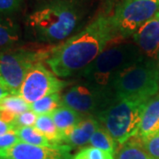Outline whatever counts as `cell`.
Returning a JSON list of instances; mask_svg holds the SVG:
<instances>
[{
    "label": "cell",
    "mask_w": 159,
    "mask_h": 159,
    "mask_svg": "<svg viewBox=\"0 0 159 159\" xmlns=\"http://www.w3.org/2000/svg\"><path fill=\"white\" fill-rule=\"evenodd\" d=\"M62 105L61 96L59 93H54L41 98L35 102L30 103V110L39 115L51 114L56 109Z\"/></svg>",
    "instance_id": "obj_19"
},
{
    "label": "cell",
    "mask_w": 159,
    "mask_h": 159,
    "mask_svg": "<svg viewBox=\"0 0 159 159\" xmlns=\"http://www.w3.org/2000/svg\"><path fill=\"white\" fill-rule=\"evenodd\" d=\"M72 148L62 144L42 147L18 142L6 148H0V159H72Z\"/></svg>",
    "instance_id": "obj_10"
},
{
    "label": "cell",
    "mask_w": 159,
    "mask_h": 159,
    "mask_svg": "<svg viewBox=\"0 0 159 159\" xmlns=\"http://www.w3.org/2000/svg\"><path fill=\"white\" fill-rule=\"evenodd\" d=\"M68 82L58 79L43 62L33 65L26 74L18 96L30 104L43 97L59 93Z\"/></svg>",
    "instance_id": "obj_9"
},
{
    "label": "cell",
    "mask_w": 159,
    "mask_h": 159,
    "mask_svg": "<svg viewBox=\"0 0 159 159\" xmlns=\"http://www.w3.org/2000/svg\"><path fill=\"white\" fill-rule=\"evenodd\" d=\"M22 0H0V16L7 17L19 11Z\"/></svg>",
    "instance_id": "obj_25"
},
{
    "label": "cell",
    "mask_w": 159,
    "mask_h": 159,
    "mask_svg": "<svg viewBox=\"0 0 159 159\" xmlns=\"http://www.w3.org/2000/svg\"><path fill=\"white\" fill-rule=\"evenodd\" d=\"M10 95H11V94L9 93V91L7 90L5 87H3V86L0 84V101H1L3 98L8 97V96H10Z\"/></svg>",
    "instance_id": "obj_28"
},
{
    "label": "cell",
    "mask_w": 159,
    "mask_h": 159,
    "mask_svg": "<svg viewBox=\"0 0 159 159\" xmlns=\"http://www.w3.org/2000/svg\"><path fill=\"white\" fill-rule=\"evenodd\" d=\"M49 49L32 51L11 49L0 51V84L11 95H17L23 80L30 67L37 62L45 61Z\"/></svg>",
    "instance_id": "obj_6"
},
{
    "label": "cell",
    "mask_w": 159,
    "mask_h": 159,
    "mask_svg": "<svg viewBox=\"0 0 159 159\" xmlns=\"http://www.w3.org/2000/svg\"><path fill=\"white\" fill-rule=\"evenodd\" d=\"M118 37L111 16L100 14L77 34L51 47L45 63L59 78L81 74Z\"/></svg>",
    "instance_id": "obj_1"
},
{
    "label": "cell",
    "mask_w": 159,
    "mask_h": 159,
    "mask_svg": "<svg viewBox=\"0 0 159 159\" xmlns=\"http://www.w3.org/2000/svg\"><path fill=\"white\" fill-rule=\"evenodd\" d=\"M16 129V126L13 123L6 122L5 120L0 119V135L5 134L8 132H11Z\"/></svg>",
    "instance_id": "obj_27"
},
{
    "label": "cell",
    "mask_w": 159,
    "mask_h": 159,
    "mask_svg": "<svg viewBox=\"0 0 159 159\" xmlns=\"http://www.w3.org/2000/svg\"><path fill=\"white\" fill-rule=\"evenodd\" d=\"M148 99L115 98L97 115L100 125L119 145H123L138 134L142 112Z\"/></svg>",
    "instance_id": "obj_4"
},
{
    "label": "cell",
    "mask_w": 159,
    "mask_h": 159,
    "mask_svg": "<svg viewBox=\"0 0 159 159\" xmlns=\"http://www.w3.org/2000/svg\"><path fill=\"white\" fill-rule=\"evenodd\" d=\"M113 99V92L111 89L86 80L70 87L61 96L62 105L73 109L83 117H97Z\"/></svg>",
    "instance_id": "obj_7"
},
{
    "label": "cell",
    "mask_w": 159,
    "mask_h": 159,
    "mask_svg": "<svg viewBox=\"0 0 159 159\" xmlns=\"http://www.w3.org/2000/svg\"><path fill=\"white\" fill-rule=\"evenodd\" d=\"M159 131V94L150 98L146 103L139 126V138L148 136Z\"/></svg>",
    "instance_id": "obj_13"
},
{
    "label": "cell",
    "mask_w": 159,
    "mask_h": 159,
    "mask_svg": "<svg viewBox=\"0 0 159 159\" xmlns=\"http://www.w3.org/2000/svg\"><path fill=\"white\" fill-rule=\"evenodd\" d=\"M121 39L112 40L100 55L80 74L86 81L111 89L114 77L119 72L145 59L135 43Z\"/></svg>",
    "instance_id": "obj_3"
},
{
    "label": "cell",
    "mask_w": 159,
    "mask_h": 159,
    "mask_svg": "<svg viewBox=\"0 0 159 159\" xmlns=\"http://www.w3.org/2000/svg\"><path fill=\"white\" fill-rule=\"evenodd\" d=\"M18 137L20 142L28 143L34 146H42V147H53L57 145H53L43 136L40 132L36 130L34 126H22L17 127L15 129Z\"/></svg>",
    "instance_id": "obj_18"
},
{
    "label": "cell",
    "mask_w": 159,
    "mask_h": 159,
    "mask_svg": "<svg viewBox=\"0 0 159 159\" xmlns=\"http://www.w3.org/2000/svg\"><path fill=\"white\" fill-rule=\"evenodd\" d=\"M83 17L77 0H49L27 18V27L35 41L60 44L70 38Z\"/></svg>",
    "instance_id": "obj_2"
},
{
    "label": "cell",
    "mask_w": 159,
    "mask_h": 159,
    "mask_svg": "<svg viewBox=\"0 0 159 159\" xmlns=\"http://www.w3.org/2000/svg\"><path fill=\"white\" fill-rule=\"evenodd\" d=\"M115 155L93 147L83 148L72 159H114Z\"/></svg>",
    "instance_id": "obj_23"
},
{
    "label": "cell",
    "mask_w": 159,
    "mask_h": 159,
    "mask_svg": "<svg viewBox=\"0 0 159 159\" xmlns=\"http://www.w3.org/2000/svg\"><path fill=\"white\" fill-rule=\"evenodd\" d=\"M37 117V114L34 113L31 110H29L16 116L13 120V124L16 126V128L22 126H34Z\"/></svg>",
    "instance_id": "obj_24"
},
{
    "label": "cell",
    "mask_w": 159,
    "mask_h": 159,
    "mask_svg": "<svg viewBox=\"0 0 159 159\" xmlns=\"http://www.w3.org/2000/svg\"><path fill=\"white\" fill-rule=\"evenodd\" d=\"M29 106V102L17 95H10L0 101V111H6L15 117L30 110Z\"/></svg>",
    "instance_id": "obj_21"
},
{
    "label": "cell",
    "mask_w": 159,
    "mask_h": 159,
    "mask_svg": "<svg viewBox=\"0 0 159 159\" xmlns=\"http://www.w3.org/2000/svg\"><path fill=\"white\" fill-rule=\"evenodd\" d=\"M20 29L8 17L0 16V51L15 49L20 42Z\"/></svg>",
    "instance_id": "obj_15"
},
{
    "label": "cell",
    "mask_w": 159,
    "mask_h": 159,
    "mask_svg": "<svg viewBox=\"0 0 159 159\" xmlns=\"http://www.w3.org/2000/svg\"><path fill=\"white\" fill-rule=\"evenodd\" d=\"M89 143L90 144V147L108 151L114 155L117 152L118 143L114 141L112 137L102 125L93 134Z\"/></svg>",
    "instance_id": "obj_20"
},
{
    "label": "cell",
    "mask_w": 159,
    "mask_h": 159,
    "mask_svg": "<svg viewBox=\"0 0 159 159\" xmlns=\"http://www.w3.org/2000/svg\"><path fill=\"white\" fill-rule=\"evenodd\" d=\"M20 142L15 130L0 135V148H6Z\"/></svg>",
    "instance_id": "obj_26"
},
{
    "label": "cell",
    "mask_w": 159,
    "mask_h": 159,
    "mask_svg": "<svg viewBox=\"0 0 159 159\" xmlns=\"http://www.w3.org/2000/svg\"><path fill=\"white\" fill-rule=\"evenodd\" d=\"M100 126L101 125L96 117L86 116L66 137L64 143L72 148L83 147L89 142L93 134Z\"/></svg>",
    "instance_id": "obj_12"
},
{
    "label": "cell",
    "mask_w": 159,
    "mask_h": 159,
    "mask_svg": "<svg viewBox=\"0 0 159 159\" xmlns=\"http://www.w3.org/2000/svg\"><path fill=\"white\" fill-rule=\"evenodd\" d=\"M111 89L115 98H144L149 100L159 91V68L153 60L143 61L119 72Z\"/></svg>",
    "instance_id": "obj_5"
},
{
    "label": "cell",
    "mask_w": 159,
    "mask_h": 159,
    "mask_svg": "<svg viewBox=\"0 0 159 159\" xmlns=\"http://www.w3.org/2000/svg\"><path fill=\"white\" fill-rule=\"evenodd\" d=\"M114 159H151L142 148L136 136L133 137L125 144L121 145L115 153Z\"/></svg>",
    "instance_id": "obj_17"
},
{
    "label": "cell",
    "mask_w": 159,
    "mask_h": 159,
    "mask_svg": "<svg viewBox=\"0 0 159 159\" xmlns=\"http://www.w3.org/2000/svg\"><path fill=\"white\" fill-rule=\"evenodd\" d=\"M34 127L43 136H45L51 144L62 145L64 136L54 124L51 114L39 115L34 123Z\"/></svg>",
    "instance_id": "obj_16"
},
{
    "label": "cell",
    "mask_w": 159,
    "mask_h": 159,
    "mask_svg": "<svg viewBox=\"0 0 159 159\" xmlns=\"http://www.w3.org/2000/svg\"><path fill=\"white\" fill-rule=\"evenodd\" d=\"M134 43L145 58L157 60L159 51V12L133 34Z\"/></svg>",
    "instance_id": "obj_11"
},
{
    "label": "cell",
    "mask_w": 159,
    "mask_h": 159,
    "mask_svg": "<svg viewBox=\"0 0 159 159\" xmlns=\"http://www.w3.org/2000/svg\"><path fill=\"white\" fill-rule=\"evenodd\" d=\"M137 138L150 158L159 159V131L148 136Z\"/></svg>",
    "instance_id": "obj_22"
},
{
    "label": "cell",
    "mask_w": 159,
    "mask_h": 159,
    "mask_svg": "<svg viewBox=\"0 0 159 159\" xmlns=\"http://www.w3.org/2000/svg\"><path fill=\"white\" fill-rule=\"evenodd\" d=\"M159 12V0H122L111 15L118 36L125 39Z\"/></svg>",
    "instance_id": "obj_8"
},
{
    "label": "cell",
    "mask_w": 159,
    "mask_h": 159,
    "mask_svg": "<svg viewBox=\"0 0 159 159\" xmlns=\"http://www.w3.org/2000/svg\"><path fill=\"white\" fill-rule=\"evenodd\" d=\"M51 115L54 124L56 125L58 131L63 134L64 141L66 137L71 133V131L75 127V125L84 118L79 112L65 105L59 106L54 111H52Z\"/></svg>",
    "instance_id": "obj_14"
},
{
    "label": "cell",
    "mask_w": 159,
    "mask_h": 159,
    "mask_svg": "<svg viewBox=\"0 0 159 159\" xmlns=\"http://www.w3.org/2000/svg\"><path fill=\"white\" fill-rule=\"evenodd\" d=\"M157 66H158V68H159V51H158V55H157Z\"/></svg>",
    "instance_id": "obj_29"
}]
</instances>
